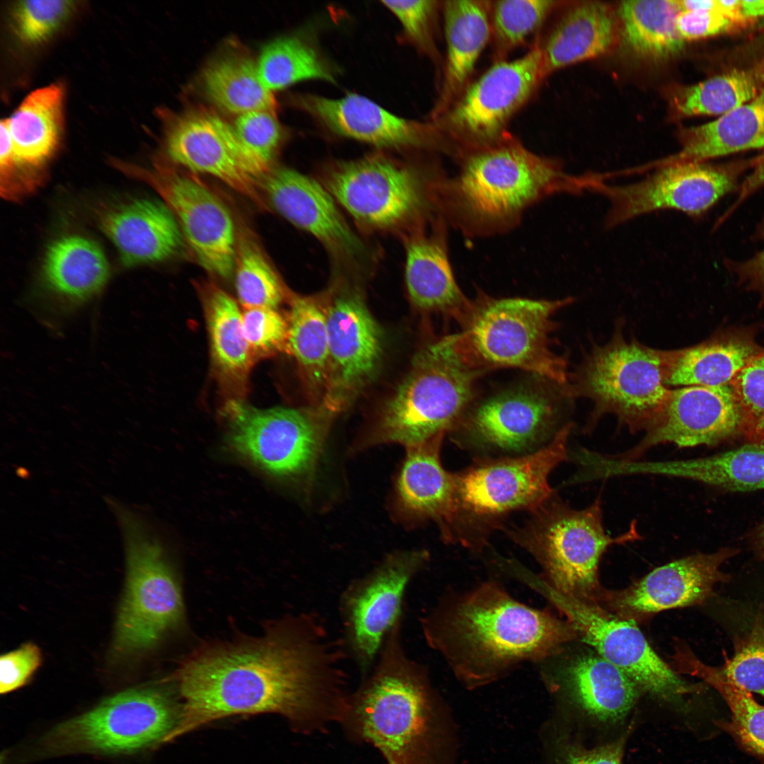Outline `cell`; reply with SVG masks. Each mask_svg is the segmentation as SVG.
Returning a JSON list of instances; mask_svg holds the SVG:
<instances>
[{
  "label": "cell",
  "instance_id": "1",
  "mask_svg": "<svg viewBox=\"0 0 764 764\" xmlns=\"http://www.w3.org/2000/svg\"><path fill=\"white\" fill-rule=\"evenodd\" d=\"M347 659L340 637L312 613L284 618L259 637L204 647L177 672L183 703L166 741L235 714L277 713L305 727L340 719Z\"/></svg>",
  "mask_w": 764,
  "mask_h": 764
},
{
  "label": "cell",
  "instance_id": "2",
  "mask_svg": "<svg viewBox=\"0 0 764 764\" xmlns=\"http://www.w3.org/2000/svg\"><path fill=\"white\" fill-rule=\"evenodd\" d=\"M421 625L428 644L469 686L491 682L521 662L550 656L577 636L568 622L516 601L493 582L437 608Z\"/></svg>",
  "mask_w": 764,
  "mask_h": 764
},
{
  "label": "cell",
  "instance_id": "3",
  "mask_svg": "<svg viewBox=\"0 0 764 764\" xmlns=\"http://www.w3.org/2000/svg\"><path fill=\"white\" fill-rule=\"evenodd\" d=\"M582 192L580 175L504 138L463 155L457 174L443 177L439 209L465 234L489 236L511 229L527 209L549 196Z\"/></svg>",
  "mask_w": 764,
  "mask_h": 764
},
{
  "label": "cell",
  "instance_id": "4",
  "mask_svg": "<svg viewBox=\"0 0 764 764\" xmlns=\"http://www.w3.org/2000/svg\"><path fill=\"white\" fill-rule=\"evenodd\" d=\"M403 618L386 637L370 672L348 693L340 719L388 764H426L432 741L433 698L424 668L408 656Z\"/></svg>",
  "mask_w": 764,
  "mask_h": 764
},
{
  "label": "cell",
  "instance_id": "5",
  "mask_svg": "<svg viewBox=\"0 0 764 764\" xmlns=\"http://www.w3.org/2000/svg\"><path fill=\"white\" fill-rule=\"evenodd\" d=\"M569 422L539 450L516 456L475 458L452 473L453 512L443 540L480 550L492 531L504 528V519L517 511L530 513L555 494L551 473L569 459Z\"/></svg>",
  "mask_w": 764,
  "mask_h": 764
},
{
  "label": "cell",
  "instance_id": "6",
  "mask_svg": "<svg viewBox=\"0 0 764 764\" xmlns=\"http://www.w3.org/2000/svg\"><path fill=\"white\" fill-rule=\"evenodd\" d=\"M446 335L423 346L412 369L385 403L362 448L395 443L405 447L446 436L475 400L484 373L472 367Z\"/></svg>",
  "mask_w": 764,
  "mask_h": 764
},
{
  "label": "cell",
  "instance_id": "7",
  "mask_svg": "<svg viewBox=\"0 0 764 764\" xmlns=\"http://www.w3.org/2000/svg\"><path fill=\"white\" fill-rule=\"evenodd\" d=\"M573 301L523 297L494 298L479 294L456 346L465 361L486 374L518 369L562 385L569 384L565 359L554 352L553 316Z\"/></svg>",
  "mask_w": 764,
  "mask_h": 764
},
{
  "label": "cell",
  "instance_id": "8",
  "mask_svg": "<svg viewBox=\"0 0 764 764\" xmlns=\"http://www.w3.org/2000/svg\"><path fill=\"white\" fill-rule=\"evenodd\" d=\"M505 532L537 560L545 584L563 596L596 606L606 589L598 580L602 555L613 545L641 538L636 521L617 536L606 532L601 497L577 509L556 493L531 512L521 526Z\"/></svg>",
  "mask_w": 764,
  "mask_h": 764
},
{
  "label": "cell",
  "instance_id": "9",
  "mask_svg": "<svg viewBox=\"0 0 764 764\" xmlns=\"http://www.w3.org/2000/svg\"><path fill=\"white\" fill-rule=\"evenodd\" d=\"M443 177L419 165L373 154L331 166L323 185L361 226L407 234L439 214Z\"/></svg>",
  "mask_w": 764,
  "mask_h": 764
},
{
  "label": "cell",
  "instance_id": "10",
  "mask_svg": "<svg viewBox=\"0 0 764 764\" xmlns=\"http://www.w3.org/2000/svg\"><path fill=\"white\" fill-rule=\"evenodd\" d=\"M569 384L533 375L472 403L448 434L475 458L516 456L550 443L563 424Z\"/></svg>",
  "mask_w": 764,
  "mask_h": 764
},
{
  "label": "cell",
  "instance_id": "11",
  "mask_svg": "<svg viewBox=\"0 0 764 764\" xmlns=\"http://www.w3.org/2000/svg\"><path fill=\"white\" fill-rule=\"evenodd\" d=\"M670 350H659L615 334L596 346L573 376L572 396L594 403L591 425L614 415L632 432L651 430L660 419L671 389L666 385Z\"/></svg>",
  "mask_w": 764,
  "mask_h": 764
},
{
  "label": "cell",
  "instance_id": "12",
  "mask_svg": "<svg viewBox=\"0 0 764 764\" xmlns=\"http://www.w3.org/2000/svg\"><path fill=\"white\" fill-rule=\"evenodd\" d=\"M180 717L161 685L131 688L67 719L37 742L35 758L76 753L130 755L165 742Z\"/></svg>",
  "mask_w": 764,
  "mask_h": 764
},
{
  "label": "cell",
  "instance_id": "13",
  "mask_svg": "<svg viewBox=\"0 0 764 764\" xmlns=\"http://www.w3.org/2000/svg\"><path fill=\"white\" fill-rule=\"evenodd\" d=\"M124 540L126 581L113 647L121 654L152 648L184 617L180 586L160 543L130 509L109 502Z\"/></svg>",
  "mask_w": 764,
  "mask_h": 764
},
{
  "label": "cell",
  "instance_id": "14",
  "mask_svg": "<svg viewBox=\"0 0 764 764\" xmlns=\"http://www.w3.org/2000/svg\"><path fill=\"white\" fill-rule=\"evenodd\" d=\"M228 440L239 455L272 475H309L323 453L336 414L314 407L260 409L232 399L224 410Z\"/></svg>",
  "mask_w": 764,
  "mask_h": 764
},
{
  "label": "cell",
  "instance_id": "15",
  "mask_svg": "<svg viewBox=\"0 0 764 764\" xmlns=\"http://www.w3.org/2000/svg\"><path fill=\"white\" fill-rule=\"evenodd\" d=\"M546 597L562 613L583 642L627 674L641 693L673 710H685L688 696L702 689L680 677L653 650L635 623L603 608L563 596L536 579Z\"/></svg>",
  "mask_w": 764,
  "mask_h": 764
},
{
  "label": "cell",
  "instance_id": "16",
  "mask_svg": "<svg viewBox=\"0 0 764 764\" xmlns=\"http://www.w3.org/2000/svg\"><path fill=\"white\" fill-rule=\"evenodd\" d=\"M541 58L538 43L518 59L497 61L435 120L441 134L458 144L462 156L505 138L510 120L543 81Z\"/></svg>",
  "mask_w": 764,
  "mask_h": 764
},
{
  "label": "cell",
  "instance_id": "17",
  "mask_svg": "<svg viewBox=\"0 0 764 764\" xmlns=\"http://www.w3.org/2000/svg\"><path fill=\"white\" fill-rule=\"evenodd\" d=\"M428 560L424 550L394 552L341 593L340 638L362 678L374 667L388 633L404 617L406 591Z\"/></svg>",
  "mask_w": 764,
  "mask_h": 764
},
{
  "label": "cell",
  "instance_id": "18",
  "mask_svg": "<svg viewBox=\"0 0 764 764\" xmlns=\"http://www.w3.org/2000/svg\"><path fill=\"white\" fill-rule=\"evenodd\" d=\"M644 179L609 185L596 173L585 174L584 189L603 196L610 207L606 226L613 228L639 216L676 210L697 216L736 187L738 175L703 162L685 161L656 168Z\"/></svg>",
  "mask_w": 764,
  "mask_h": 764
},
{
  "label": "cell",
  "instance_id": "19",
  "mask_svg": "<svg viewBox=\"0 0 764 764\" xmlns=\"http://www.w3.org/2000/svg\"><path fill=\"white\" fill-rule=\"evenodd\" d=\"M116 166L158 193L206 270L224 278L231 275L236 257L235 229L219 197L197 180L161 164L153 169L119 162Z\"/></svg>",
  "mask_w": 764,
  "mask_h": 764
},
{
  "label": "cell",
  "instance_id": "20",
  "mask_svg": "<svg viewBox=\"0 0 764 764\" xmlns=\"http://www.w3.org/2000/svg\"><path fill=\"white\" fill-rule=\"evenodd\" d=\"M329 341V378L320 403L338 414L377 375L383 354L381 329L356 291L336 294L325 306Z\"/></svg>",
  "mask_w": 764,
  "mask_h": 764
},
{
  "label": "cell",
  "instance_id": "21",
  "mask_svg": "<svg viewBox=\"0 0 764 764\" xmlns=\"http://www.w3.org/2000/svg\"><path fill=\"white\" fill-rule=\"evenodd\" d=\"M737 553V549L725 548L674 560L625 589H605L599 606L636 623L666 610L702 604L712 596L718 583L729 579L721 566Z\"/></svg>",
  "mask_w": 764,
  "mask_h": 764
},
{
  "label": "cell",
  "instance_id": "22",
  "mask_svg": "<svg viewBox=\"0 0 764 764\" xmlns=\"http://www.w3.org/2000/svg\"><path fill=\"white\" fill-rule=\"evenodd\" d=\"M62 103V88L52 84L30 93L6 119L11 139L1 142L0 187L6 199L17 201L42 182L59 141Z\"/></svg>",
  "mask_w": 764,
  "mask_h": 764
},
{
  "label": "cell",
  "instance_id": "23",
  "mask_svg": "<svg viewBox=\"0 0 764 764\" xmlns=\"http://www.w3.org/2000/svg\"><path fill=\"white\" fill-rule=\"evenodd\" d=\"M738 434H741V412L730 383L685 386L671 390L660 419L640 442L613 456L623 461H637L659 444L710 446Z\"/></svg>",
  "mask_w": 764,
  "mask_h": 764
},
{
  "label": "cell",
  "instance_id": "24",
  "mask_svg": "<svg viewBox=\"0 0 764 764\" xmlns=\"http://www.w3.org/2000/svg\"><path fill=\"white\" fill-rule=\"evenodd\" d=\"M166 148L174 162L214 176L265 207L233 127L215 113L199 109L176 115L166 128Z\"/></svg>",
  "mask_w": 764,
  "mask_h": 764
},
{
  "label": "cell",
  "instance_id": "25",
  "mask_svg": "<svg viewBox=\"0 0 764 764\" xmlns=\"http://www.w3.org/2000/svg\"><path fill=\"white\" fill-rule=\"evenodd\" d=\"M296 105L332 133L380 148L443 147L436 125L399 117L374 101L350 93L340 98L314 94L296 96Z\"/></svg>",
  "mask_w": 764,
  "mask_h": 764
},
{
  "label": "cell",
  "instance_id": "26",
  "mask_svg": "<svg viewBox=\"0 0 764 764\" xmlns=\"http://www.w3.org/2000/svg\"><path fill=\"white\" fill-rule=\"evenodd\" d=\"M262 179L272 206L289 221L312 234L339 257L359 264L368 260L364 243L323 184L285 167L272 168Z\"/></svg>",
  "mask_w": 764,
  "mask_h": 764
},
{
  "label": "cell",
  "instance_id": "27",
  "mask_svg": "<svg viewBox=\"0 0 764 764\" xmlns=\"http://www.w3.org/2000/svg\"><path fill=\"white\" fill-rule=\"evenodd\" d=\"M405 279L413 306L462 327L473 308L451 264L444 217L439 214L406 234Z\"/></svg>",
  "mask_w": 764,
  "mask_h": 764
},
{
  "label": "cell",
  "instance_id": "28",
  "mask_svg": "<svg viewBox=\"0 0 764 764\" xmlns=\"http://www.w3.org/2000/svg\"><path fill=\"white\" fill-rule=\"evenodd\" d=\"M108 276L106 257L95 242L79 235L58 238L47 249L42 266L45 313L73 315L100 292Z\"/></svg>",
  "mask_w": 764,
  "mask_h": 764
},
{
  "label": "cell",
  "instance_id": "29",
  "mask_svg": "<svg viewBox=\"0 0 764 764\" xmlns=\"http://www.w3.org/2000/svg\"><path fill=\"white\" fill-rule=\"evenodd\" d=\"M444 436L406 447L395 480L393 504L399 521L408 526L434 521L441 535L451 519L453 494L452 473L446 470L441 461Z\"/></svg>",
  "mask_w": 764,
  "mask_h": 764
},
{
  "label": "cell",
  "instance_id": "30",
  "mask_svg": "<svg viewBox=\"0 0 764 764\" xmlns=\"http://www.w3.org/2000/svg\"><path fill=\"white\" fill-rule=\"evenodd\" d=\"M604 478L652 475L689 479L732 491L764 489V445L748 443L719 454L684 460L623 461L613 455L601 461Z\"/></svg>",
  "mask_w": 764,
  "mask_h": 764
},
{
  "label": "cell",
  "instance_id": "31",
  "mask_svg": "<svg viewBox=\"0 0 764 764\" xmlns=\"http://www.w3.org/2000/svg\"><path fill=\"white\" fill-rule=\"evenodd\" d=\"M102 231L128 265L159 262L181 248L180 227L168 206L149 199H134L103 209L98 215Z\"/></svg>",
  "mask_w": 764,
  "mask_h": 764
},
{
  "label": "cell",
  "instance_id": "32",
  "mask_svg": "<svg viewBox=\"0 0 764 764\" xmlns=\"http://www.w3.org/2000/svg\"><path fill=\"white\" fill-rule=\"evenodd\" d=\"M562 685L584 719L602 727L623 724L641 693L627 674L599 655L573 659L562 674Z\"/></svg>",
  "mask_w": 764,
  "mask_h": 764
},
{
  "label": "cell",
  "instance_id": "33",
  "mask_svg": "<svg viewBox=\"0 0 764 764\" xmlns=\"http://www.w3.org/2000/svg\"><path fill=\"white\" fill-rule=\"evenodd\" d=\"M492 4L488 0L444 1L446 60L439 98L432 114L435 120L469 84L477 62L491 39Z\"/></svg>",
  "mask_w": 764,
  "mask_h": 764
},
{
  "label": "cell",
  "instance_id": "34",
  "mask_svg": "<svg viewBox=\"0 0 764 764\" xmlns=\"http://www.w3.org/2000/svg\"><path fill=\"white\" fill-rule=\"evenodd\" d=\"M610 6L587 1L562 16L541 48V77L569 65L603 54L614 45L619 28Z\"/></svg>",
  "mask_w": 764,
  "mask_h": 764
},
{
  "label": "cell",
  "instance_id": "35",
  "mask_svg": "<svg viewBox=\"0 0 764 764\" xmlns=\"http://www.w3.org/2000/svg\"><path fill=\"white\" fill-rule=\"evenodd\" d=\"M763 349L752 332L734 330L700 344L670 350L666 385L714 386L729 383Z\"/></svg>",
  "mask_w": 764,
  "mask_h": 764
},
{
  "label": "cell",
  "instance_id": "36",
  "mask_svg": "<svg viewBox=\"0 0 764 764\" xmlns=\"http://www.w3.org/2000/svg\"><path fill=\"white\" fill-rule=\"evenodd\" d=\"M681 149L646 168L671 163L703 162L711 158L764 147V91L748 103L717 119L685 130Z\"/></svg>",
  "mask_w": 764,
  "mask_h": 764
},
{
  "label": "cell",
  "instance_id": "37",
  "mask_svg": "<svg viewBox=\"0 0 764 764\" xmlns=\"http://www.w3.org/2000/svg\"><path fill=\"white\" fill-rule=\"evenodd\" d=\"M287 321V352L296 361L311 395L320 403L330 367L325 306L311 297L293 296Z\"/></svg>",
  "mask_w": 764,
  "mask_h": 764
},
{
  "label": "cell",
  "instance_id": "38",
  "mask_svg": "<svg viewBox=\"0 0 764 764\" xmlns=\"http://www.w3.org/2000/svg\"><path fill=\"white\" fill-rule=\"evenodd\" d=\"M676 0L624 1L617 16L623 41L639 57L664 59L678 54L685 41L676 28Z\"/></svg>",
  "mask_w": 764,
  "mask_h": 764
},
{
  "label": "cell",
  "instance_id": "39",
  "mask_svg": "<svg viewBox=\"0 0 764 764\" xmlns=\"http://www.w3.org/2000/svg\"><path fill=\"white\" fill-rule=\"evenodd\" d=\"M204 311L215 371L221 381L241 388L254 362L243 335L242 313L236 302L217 287L207 294Z\"/></svg>",
  "mask_w": 764,
  "mask_h": 764
},
{
  "label": "cell",
  "instance_id": "40",
  "mask_svg": "<svg viewBox=\"0 0 764 764\" xmlns=\"http://www.w3.org/2000/svg\"><path fill=\"white\" fill-rule=\"evenodd\" d=\"M203 81L210 99L227 112L241 115L274 111L272 93L264 86L257 64L247 54L231 52L218 57L206 67Z\"/></svg>",
  "mask_w": 764,
  "mask_h": 764
},
{
  "label": "cell",
  "instance_id": "41",
  "mask_svg": "<svg viewBox=\"0 0 764 764\" xmlns=\"http://www.w3.org/2000/svg\"><path fill=\"white\" fill-rule=\"evenodd\" d=\"M672 668L702 679L723 697L731 713L732 729L739 740L764 757V705L751 693L729 678L722 666L705 664L685 645H678L672 656Z\"/></svg>",
  "mask_w": 764,
  "mask_h": 764
},
{
  "label": "cell",
  "instance_id": "42",
  "mask_svg": "<svg viewBox=\"0 0 764 764\" xmlns=\"http://www.w3.org/2000/svg\"><path fill=\"white\" fill-rule=\"evenodd\" d=\"M257 65L262 83L271 91L304 80L335 81L332 68L316 47L296 36L269 43Z\"/></svg>",
  "mask_w": 764,
  "mask_h": 764
},
{
  "label": "cell",
  "instance_id": "43",
  "mask_svg": "<svg viewBox=\"0 0 764 764\" xmlns=\"http://www.w3.org/2000/svg\"><path fill=\"white\" fill-rule=\"evenodd\" d=\"M758 94L753 77L743 71L734 70L678 89L671 102L676 112L683 116H721Z\"/></svg>",
  "mask_w": 764,
  "mask_h": 764
},
{
  "label": "cell",
  "instance_id": "44",
  "mask_svg": "<svg viewBox=\"0 0 764 764\" xmlns=\"http://www.w3.org/2000/svg\"><path fill=\"white\" fill-rule=\"evenodd\" d=\"M235 285L238 301L245 308L277 309L284 289L275 271L256 243L242 237L236 245Z\"/></svg>",
  "mask_w": 764,
  "mask_h": 764
},
{
  "label": "cell",
  "instance_id": "45",
  "mask_svg": "<svg viewBox=\"0 0 764 764\" xmlns=\"http://www.w3.org/2000/svg\"><path fill=\"white\" fill-rule=\"evenodd\" d=\"M552 0L492 1L491 38L497 61L535 33L557 6Z\"/></svg>",
  "mask_w": 764,
  "mask_h": 764
},
{
  "label": "cell",
  "instance_id": "46",
  "mask_svg": "<svg viewBox=\"0 0 764 764\" xmlns=\"http://www.w3.org/2000/svg\"><path fill=\"white\" fill-rule=\"evenodd\" d=\"M234 131L246 154L253 177L257 181L272 168L284 131L274 111L255 110L239 115Z\"/></svg>",
  "mask_w": 764,
  "mask_h": 764
},
{
  "label": "cell",
  "instance_id": "47",
  "mask_svg": "<svg viewBox=\"0 0 764 764\" xmlns=\"http://www.w3.org/2000/svg\"><path fill=\"white\" fill-rule=\"evenodd\" d=\"M729 383L741 412V435L751 444L764 445V350Z\"/></svg>",
  "mask_w": 764,
  "mask_h": 764
},
{
  "label": "cell",
  "instance_id": "48",
  "mask_svg": "<svg viewBox=\"0 0 764 764\" xmlns=\"http://www.w3.org/2000/svg\"><path fill=\"white\" fill-rule=\"evenodd\" d=\"M724 656L726 675L740 687L764 698V616L756 618L750 632L737 642L732 657Z\"/></svg>",
  "mask_w": 764,
  "mask_h": 764
},
{
  "label": "cell",
  "instance_id": "49",
  "mask_svg": "<svg viewBox=\"0 0 764 764\" xmlns=\"http://www.w3.org/2000/svg\"><path fill=\"white\" fill-rule=\"evenodd\" d=\"M242 327L254 360L287 352L288 321L277 309L245 308Z\"/></svg>",
  "mask_w": 764,
  "mask_h": 764
},
{
  "label": "cell",
  "instance_id": "50",
  "mask_svg": "<svg viewBox=\"0 0 764 764\" xmlns=\"http://www.w3.org/2000/svg\"><path fill=\"white\" fill-rule=\"evenodd\" d=\"M73 8L68 1H23L15 6L13 22L18 37L24 42H40L53 33Z\"/></svg>",
  "mask_w": 764,
  "mask_h": 764
},
{
  "label": "cell",
  "instance_id": "51",
  "mask_svg": "<svg viewBox=\"0 0 764 764\" xmlns=\"http://www.w3.org/2000/svg\"><path fill=\"white\" fill-rule=\"evenodd\" d=\"M398 18L407 38L422 52H436L433 26L438 1L433 0L382 1Z\"/></svg>",
  "mask_w": 764,
  "mask_h": 764
},
{
  "label": "cell",
  "instance_id": "52",
  "mask_svg": "<svg viewBox=\"0 0 764 764\" xmlns=\"http://www.w3.org/2000/svg\"><path fill=\"white\" fill-rule=\"evenodd\" d=\"M40 649L27 642L0 658V692L7 694L19 689L33 678L40 666Z\"/></svg>",
  "mask_w": 764,
  "mask_h": 764
},
{
  "label": "cell",
  "instance_id": "53",
  "mask_svg": "<svg viewBox=\"0 0 764 764\" xmlns=\"http://www.w3.org/2000/svg\"><path fill=\"white\" fill-rule=\"evenodd\" d=\"M630 729L613 740L593 747L576 739H565L559 746L557 764H622Z\"/></svg>",
  "mask_w": 764,
  "mask_h": 764
},
{
  "label": "cell",
  "instance_id": "54",
  "mask_svg": "<svg viewBox=\"0 0 764 764\" xmlns=\"http://www.w3.org/2000/svg\"><path fill=\"white\" fill-rule=\"evenodd\" d=\"M731 23L719 10L681 11L676 18V28L685 42L719 34L727 30Z\"/></svg>",
  "mask_w": 764,
  "mask_h": 764
},
{
  "label": "cell",
  "instance_id": "55",
  "mask_svg": "<svg viewBox=\"0 0 764 764\" xmlns=\"http://www.w3.org/2000/svg\"><path fill=\"white\" fill-rule=\"evenodd\" d=\"M729 266L748 287L764 292V248L746 260Z\"/></svg>",
  "mask_w": 764,
  "mask_h": 764
},
{
  "label": "cell",
  "instance_id": "56",
  "mask_svg": "<svg viewBox=\"0 0 764 764\" xmlns=\"http://www.w3.org/2000/svg\"><path fill=\"white\" fill-rule=\"evenodd\" d=\"M763 186L764 151L755 163L753 171L743 183L738 199L731 209H734L743 199Z\"/></svg>",
  "mask_w": 764,
  "mask_h": 764
},
{
  "label": "cell",
  "instance_id": "57",
  "mask_svg": "<svg viewBox=\"0 0 764 764\" xmlns=\"http://www.w3.org/2000/svg\"><path fill=\"white\" fill-rule=\"evenodd\" d=\"M681 11L719 10L716 0H676Z\"/></svg>",
  "mask_w": 764,
  "mask_h": 764
},
{
  "label": "cell",
  "instance_id": "58",
  "mask_svg": "<svg viewBox=\"0 0 764 764\" xmlns=\"http://www.w3.org/2000/svg\"><path fill=\"white\" fill-rule=\"evenodd\" d=\"M741 10L744 19L763 17L764 0H741Z\"/></svg>",
  "mask_w": 764,
  "mask_h": 764
},
{
  "label": "cell",
  "instance_id": "59",
  "mask_svg": "<svg viewBox=\"0 0 764 764\" xmlns=\"http://www.w3.org/2000/svg\"><path fill=\"white\" fill-rule=\"evenodd\" d=\"M751 542L757 555L764 560V521L754 530Z\"/></svg>",
  "mask_w": 764,
  "mask_h": 764
}]
</instances>
